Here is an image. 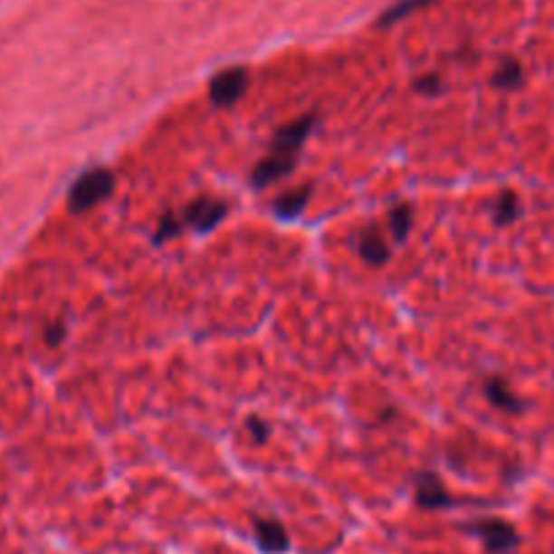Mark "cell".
<instances>
[{
  "label": "cell",
  "instance_id": "1",
  "mask_svg": "<svg viewBox=\"0 0 554 554\" xmlns=\"http://www.w3.org/2000/svg\"><path fill=\"white\" fill-rule=\"evenodd\" d=\"M114 186H117V179H114V174L109 168L84 171L68 189V211L71 214H84V211L95 208L98 203L111 197Z\"/></svg>",
  "mask_w": 554,
  "mask_h": 554
},
{
  "label": "cell",
  "instance_id": "2",
  "mask_svg": "<svg viewBox=\"0 0 554 554\" xmlns=\"http://www.w3.org/2000/svg\"><path fill=\"white\" fill-rule=\"evenodd\" d=\"M468 530H471L473 536H479L482 544L487 547V552L492 554H509L520 547V533H517V528L509 525L506 520H495V517H490V520L473 522Z\"/></svg>",
  "mask_w": 554,
  "mask_h": 554
},
{
  "label": "cell",
  "instance_id": "3",
  "mask_svg": "<svg viewBox=\"0 0 554 554\" xmlns=\"http://www.w3.org/2000/svg\"><path fill=\"white\" fill-rule=\"evenodd\" d=\"M249 87V73L244 68H224L222 73H216L208 84V98L214 106H233L235 100L244 98Z\"/></svg>",
  "mask_w": 554,
  "mask_h": 554
},
{
  "label": "cell",
  "instance_id": "4",
  "mask_svg": "<svg viewBox=\"0 0 554 554\" xmlns=\"http://www.w3.org/2000/svg\"><path fill=\"white\" fill-rule=\"evenodd\" d=\"M227 216V203L216 197H197L185 208V224H192L197 233H211Z\"/></svg>",
  "mask_w": 554,
  "mask_h": 554
},
{
  "label": "cell",
  "instance_id": "5",
  "mask_svg": "<svg viewBox=\"0 0 554 554\" xmlns=\"http://www.w3.org/2000/svg\"><path fill=\"white\" fill-rule=\"evenodd\" d=\"M314 122H317V117H314V114H306V117L290 122L287 128L276 130V136H273V141H271L273 155H292V158H298V149H301L303 141L309 138Z\"/></svg>",
  "mask_w": 554,
  "mask_h": 554
},
{
  "label": "cell",
  "instance_id": "6",
  "mask_svg": "<svg viewBox=\"0 0 554 554\" xmlns=\"http://www.w3.org/2000/svg\"><path fill=\"white\" fill-rule=\"evenodd\" d=\"M295 163H298V158H292V155H273V152H271L263 163L254 166V171H252V185L260 186V189L273 185V182L290 177L292 168H295Z\"/></svg>",
  "mask_w": 554,
  "mask_h": 554
},
{
  "label": "cell",
  "instance_id": "7",
  "mask_svg": "<svg viewBox=\"0 0 554 554\" xmlns=\"http://www.w3.org/2000/svg\"><path fill=\"white\" fill-rule=\"evenodd\" d=\"M254 539L260 549L268 554H282L290 549V536L279 520H254Z\"/></svg>",
  "mask_w": 554,
  "mask_h": 554
},
{
  "label": "cell",
  "instance_id": "8",
  "mask_svg": "<svg viewBox=\"0 0 554 554\" xmlns=\"http://www.w3.org/2000/svg\"><path fill=\"white\" fill-rule=\"evenodd\" d=\"M416 503L422 509H446L452 506V495L446 492V487L438 482L435 473H422L416 479Z\"/></svg>",
  "mask_w": 554,
  "mask_h": 554
},
{
  "label": "cell",
  "instance_id": "9",
  "mask_svg": "<svg viewBox=\"0 0 554 554\" xmlns=\"http://www.w3.org/2000/svg\"><path fill=\"white\" fill-rule=\"evenodd\" d=\"M484 395H487V400L495 406V408H501V411H511V414H520L522 411V400L509 389V384L503 381V378H498V376H490L487 381H484Z\"/></svg>",
  "mask_w": 554,
  "mask_h": 554
},
{
  "label": "cell",
  "instance_id": "10",
  "mask_svg": "<svg viewBox=\"0 0 554 554\" xmlns=\"http://www.w3.org/2000/svg\"><path fill=\"white\" fill-rule=\"evenodd\" d=\"M311 200V186H301V189H292L287 195H282L276 203H273V214L279 219H295L303 214V208L309 205Z\"/></svg>",
  "mask_w": 554,
  "mask_h": 554
},
{
  "label": "cell",
  "instance_id": "11",
  "mask_svg": "<svg viewBox=\"0 0 554 554\" xmlns=\"http://www.w3.org/2000/svg\"><path fill=\"white\" fill-rule=\"evenodd\" d=\"M360 257H363L368 265H384V263L389 260V246H387V241H384L378 233L368 230V233L360 238Z\"/></svg>",
  "mask_w": 554,
  "mask_h": 554
},
{
  "label": "cell",
  "instance_id": "12",
  "mask_svg": "<svg viewBox=\"0 0 554 554\" xmlns=\"http://www.w3.org/2000/svg\"><path fill=\"white\" fill-rule=\"evenodd\" d=\"M387 224H389V233L395 241H406L408 230H411V205L408 203H397L389 208V216H387Z\"/></svg>",
  "mask_w": 554,
  "mask_h": 554
},
{
  "label": "cell",
  "instance_id": "13",
  "mask_svg": "<svg viewBox=\"0 0 554 554\" xmlns=\"http://www.w3.org/2000/svg\"><path fill=\"white\" fill-rule=\"evenodd\" d=\"M495 224H511L517 216H520V197H517V192H511V189H506V192H501V197L495 200Z\"/></svg>",
  "mask_w": 554,
  "mask_h": 554
},
{
  "label": "cell",
  "instance_id": "14",
  "mask_svg": "<svg viewBox=\"0 0 554 554\" xmlns=\"http://www.w3.org/2000/svg\"><path fill=\"white\" fill-rule=\"evenodd\" d=\"M427 3H433V0H397L392 8H387L381 16H378V27H389V24H397L400 19H406L408 14H414L416 8H422V5H427Z\"/></svg>",
  "mask_w": 554,
  "mask_h": 554
},
{
  "label": "cell",
  "instance_id": "15",
  "mask_svg": "<svg viewBox=\"0 0 554 554\" xmlns=\"http://www.w3.org/2000/svg\"><path fill=\"white\" fill-rule=\"evenodd\" d=\"M520 84H522V65L517 60H506L498 68V73L492 76V87H498V90H514Z\"/></svg>",
  "mask_w": 554,
  "mask_h": 554
},
{
  "label": "cell",
  "instance_id": "16",
  "mask_svg": "<svg viewBox=\"0 0 554 554\" xmlns=\"http://www.w3.org/2000/svg\"><path fill=\"white\" fill-rule=\"evenodd\" d=\"M182 227H185V219H182L179 214H163V219H160V224H158V230H155V241H158V244H166V241L177 238V235L182 233Z\"/></svg>",
  "mask_w": 554,
  "mask_h": 554
},
{
  "label": "cell",
  "instance_id": "17",
  "mask_svg": "<svg viewBox=\"0 0 554 554\" xmlns=\"http://www.w3.org/2000/svg\"><path fill=\"white\" fill-rule=\"evenodd\" d=\"M414 90L422 92V95H435V92H441V76L438 73H427V76L416 79Z\"/></svg>",
  "mask_w": 554,
  "mask_h": 554
},
{
  "label": "cell",
  "instance_id": "18",
  "mask_svg": "<svg viewBox=\"0 0 554 554\" xmlns=\"http://www.w3.org/2000/svg\"><path fill=\"white\" fill-rule=\"evenodd\" d=\"M246 427H249V433H252V438H254L257 444H265V441H268V435H271L268 422H265V419H260V416H249Z\"/></svg>",
  "mask_w": 554,
  "mask_h": 554
},
{
  "label": "cell",
  "instance_id": "19",
  "mask_svg": "<svg viewBox=\"0 0 554 554\" xmlns=\"http://www.w3.org/2000/svg\"><path fill=\"white\" fill-rule=\"evenodd\" d=\"M62 339H65V325L62 322H54L52 328H46V344L49 347H57Z\"/></svg>",
  "mask_w": 554,
  "mask_h": 554
}]
</instances>
